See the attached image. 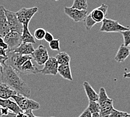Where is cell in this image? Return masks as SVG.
<instances>
[{
	"label": "cell",
	"mask_w": 130,
	"mask_h": 117,
	"mask_svg": "<svg viewBox=\"0 0 130 117\" xmlns=\"http://www.w3.org/2000/svg\"><path fill=\"white\" fill-rule=\"evenodd\" d=\"M18 74L12 67L6 64L1 73V82L10 87L18 94L29 98L31 95V89Z\"/></svg>",
	"instance_id": "1"
},
{
	"label": "cell",
	"mask_w": 130,
	"mask_h": 117,
	"mask_svg": "<svg viewBox=\"0 0 130 117\" xmlns=\"http://www.w3.org/2000/svg\"><path fill=\"white\" fill-rule=\"evenodd\" d=\"M98 95V102L100 105V114L102 117H108L114 109L113 100L108 97L103 87L100 88Z\"/></svg>",
	"instance_id": "2"
},
{
	"label": "cell",
	"mask_w": 130,
	"mask_h": 117,
	"mask_svg": "<svg viewBox=\"0 0 130 117\" xmlns=\"http://www.w3.org/2000/svg\"><path fill=\"white\" fill-rule=\"evenodd\" d=\"M11 98L14 100L15 102L23 111L36 110L39 109L40 108L39 103L21 95L17 94L13 96Z\"/></svg>",
	"instance_id": "3"
},
{
	"label": "cell",
	"mask_w": 130,
	"mask_h": 117,
	"mask_svg": "<svg viewBox=\"0 0 130 117\" xmlns=\"http://www.w3.org/2000/svg\"><path fill=\"white\" fill-rule=\"evenodd\" d=\"M7 56L8 64L6 65L12 67L18 73L24 62L32 59L31 55H22L13 52H7Z\"/></svg>",
	"instance_id": "4"
},
{
	"label": "cell",
	"mask_w": 130,
	"mask_h": 117,
	"mask_svg": "<svg viewBox=\"0 0 130 117\" xmlns=\"http://www.w3.org/2000/svg\"><path fill=\"white\" fill-rule=\"evenodd\" d=\"M129 29L128 27L121 25L118 21L105 18L102 21L100 31L107 33H121Z\"/></svg>",
	"instance_id": "5"
},
{
	"label": "cell",
	"mask_w": 130,
	"mask_h": 117,
	"mask_svg": "<svg viewBox=\"0 0 130 117\" xmlns=\"http://www.w3.org/2000/svg\"><path fill=\"white\" fill-rule=\"evenodd\" d=\"M38 8L33 7L31 8L23 7L16 12L20 22L23 26H29V24L32 18L38 12Z\"/></svg>",
	"instance_id": "6"
},
{
	"label": "cell",
	"mask_w": 130,
	"mask_h": 117,
	"mask_svg": "<svg viewBox=\"0 0 130 117\" xmlns=\"http://www.w3.org/2000/svg\"><path fill=\"white\" fill-rule=\"evenodd\" d=\"M4 40L8 46L7 52H12L23 43L21 34L16 32L10 31L4 37Z\"/></svg>",
	"instance_id": "7"
},
{
	"label": "cell",
	"mask_w": 130,
	"mask_h": 117,
	"mask_svg": "<svg viewBox=\"0 0 130 117\" xmlns=\"http://www.w3.org/2000/svg\"><path fill=\"white\" fill-rule=\"evenodd\" d=\"M4 10L10 31L18 32L21 34H22L23 25L19 20L16 12L11 11L10 10L6 9L5 8Z\"/></svg>",
	"instance_id": "8"
},
{
	"label": "cell",
	"mask_w": 130,
	"mask_h": 117,
	"mask_svg": "<svg viewBox=\"0 0 130 117\" xmlns=\"http://www.w3.org/2000/svg\"><path fill=\"white\" fill-rule=\"evenodd\" d=\"M31 56L34 61L39 65H44L50 58L47 48L43 45H40L35 49Z\"/></svg>",
	"instance_id": "9"
},
{
	"label": "cell",
	"mask_w": 130,
	"mask_h": 117,
	"mask_svg": "<svg viewBox=\"0 0 130 117\" xmlns=\"http://www.w3.org/2000/svg\"><path fill=\"white\" fill-rule=\"evenodd\" d=\"M64 12L75 23H78L85 20L87 16L88 11L78 10L72 7H65Z\"/></svg>",
	"instance_id": "10"
},
{
	"label": "cell",
	"mask_w": 130,
	"mask_h": 117,
	"mask_svg": "<svg viewBox=\"0 0 130 117\" xmlns=\"http://www.w3.org/2000/svg\"><path fill=\"white\" fill-rule=\"evenodd\" d=\"M58 63L56 58L50 57L47 61L44 64L43 68L41 69V73L43 75H56L58 74Z\"/></svg>",
	"instance_id": "11"
},
{
	"label": "cell",
	"mask_w": 130,
	"mask_h": 117,
	"mask_svg": "<svg viewBox=\"0 0 130 117\" xmlns=\"http://www.w3.org/2000/svg\"><path fill=\"white\" fill-rule=\"evenodd\" d=\"M108 6L104 4H102L101 6L94 9L90 12V15L96 24L102 23L107 16Z\"/></svg>",
	"instance_id": "12"
},
{
	"label": "cell",
	"mask_w": 130,
	"mask_h": 117,
	"mask_svg": "<svg viewBox=\"0 0 130 117\" xmlns=\"http://www.w3.org/2000/svg\"><path fill=\"white\" fill-rule=\"evenodd\" d=\"M4 9L3 6H0V37H4L10 32Z\"/></svg>",
	"instance_id": "13"
},
{
	"label": "cell",
	"mask_w": 130,
	"mask_h": 117,
	"mask_svg": "<svg viewBox=\"0 0 130 117\" xmlns=\"http://www.w3.org/2000/svg\"><path fill=\"white\" fill-rule=\"evenodd\" d=\"M40 72H41V70L39 69L32 63L31 60H28L22 65L19 73L21 74H37Z\"/></svg>",
	"instance_id": "14"
},
{
	"label": "cell",
	"mask_w": 130,
	"mask_h": 117,
	"mask_svg": "<svg viewBox=\"0 0 130 117\" xmlns=\"http://www.w3.org/2000/svg\"><path fill=\"white\" fill-rule=\"evenodd\" d=\"M35 49L31 43L23 42L19 47L15 49L12 52L22 55H31Z\"/></svg>",
	"instance_id": "15"
},
{
	"label": "cell",
	"mask_w": 130,
	"mask_h": 117,
	"mask_svg": "<svg viewBox=\"0 0 130 117\" xmlns=\"http://www.w3.org/2000/svg\"><path fill=\"white\" fill-rule=\"evenodd\" d=\"M130 55V50L128 47L124 46L123 44L120 46L118 51L115 56V59L119 63L123 62L128 58Z\"/></svg>",
	"instance_id": "16"
},
{
	"label": "cell",
	"mask_w": 130,
	"mask_h": 117,
	"mask_svg": "<svg viewBox=\"0 0 130 117\" xmlns=\"http://www.w3.org/2000/svg\"><path fill=\"white\" fill-rule=\"evenodd\" d=\"M18 94L6 84L0 82V98L2 99H10Z\"/></svg>",
	"instance_id": "17"
},
{
	"label": "cell",
	"mask_w": 130,
	"mask_h": 117,
	"mask_svg": "<svg viewBox=\"0 0 130 117\" xmlns=\"http://www.w3.org/2000/svg\"><path fill=\"white\" fill-rule=\"evenodd\" d=\"M83 87L85 91L89 101H98L99 98L98 94H97L94 88L87 81H84L83 83Z\"/></svg>",
	"instance_id": "18"
},
{
	"label": "cell",
	"mask_w": 130,
	"mask_h": 117,
	"mask_svg": "<svg viewBox=\"0 0 130 117\" xmlns=\"http://www.w3.org/2000/svg\"><path fill=\"white\" fill-rule=\"evenodd\" d=\"M58 73L61 77L70 81H73L71 68L70 65H59L58 68Z\"/></svg>",
	"instance_id": "19"
},
{
	"label": "cell",
	"mask_w": 130,
	"mask_h": 117,
	"mask_svg": "<svg viewBox=\"0 0 130 117\" xmlns=\"http://www.w3.org/2000/svg\"><path fill=\"white\" fill-rule=\"evenodd\" d=\"M21 39L23 42L29 43H36V41L35 40L34 37L30 32L28 27L23 26V30L21 34Z\"/></svg>",
	"instance_id": "20"
},
{
	"label": "cell",
	"mask_w": 130,
	"mask_h": 117,
	"mask_svg": "<svg viewBox=\"0 0 130 117\" xmlns=\"http://www.w3.org/2000/svg\"><path fill=\"white\" fill-rule=\"evenodd\" d=\"M56 59L59 65H70V62L71 61V57L65 52L59 53L56 56Z\"/></svg>",
	"instance_id": "21"
},
{
	"label": "cell",
	"mask_w": 130,
	"mask_h": 117,
	"mask_svg": "<svg viewBox=\"0 0 130 117\" xmlns=\"http://www.w3.org/2000/svg\"><path fill=\"white\" fill-rule=\"evenodd\" d=\"M88 6L87 0H74L71 7L78 10H87Z\"/></svg>",
	"instance_id": "22"
},
{
	"label": "cell",
	"mask_w": 130,
	"mask_h": 117,
	"mask_svg": "<svg viewBox=\"0 0 130 117\" xmlns=\"http://www.w3.org/2000/svg\"><path fill=\"white\" fill-rule=\"evenodd\" d=\"M87 109L91 114L100 113V105L98 101H89Z\"/></svg>",
	"instance_id": "23"
},
{
	"label": "cell",
	"mask_w": 130,
	"mask_h": 117,
	"mask_svg": "<svg viewBox=\"0 0 130 117\" xmlns=\"http://www.w3.org/2000/svg\"><path fill=\"white\" fill-rule=\"evenodd\" d=\"M84 21V24L86 29L88 31H90V30L93 28V27L96 24V23L91 19L90 14L87 15V16H86V17L85 19V20Z\"/></svg>",
	"instance_id": "24"
},
{
	"label": "cell",
	"mask_w": 130,
	"mask_h": 117,
	"mask_svg": "<svg viewBox=\"0 0 130 117\" xmlns=\"http://www.w3.org/2000/svg\"><path fill=\"white\" fill-rule=\"evenodd\" d=\"M46 32L47 31H45V30L43 28H37L34 32V38L38 41L43 40L44 38Z\"/></svg>",
	"instance_id": "25"
},
{
	"label": "cell",
	"mask_w": 130,
	"mask_h": 117,
	"mask_svg": "<svg viewBox=\"0 0 130 117\" xmlns=\"http://www.w3.org/2000/svg\"><path fill=\"white\" fill-rule=\"evenodd\" d=\"M16 114L10 112L7 108L0 107V117H16Z\"/></svg>",
	"instance_id": "26"
},
{
	"label": "cell",
	"mask_w": 130,
	"mask_h": 117,
	"mask_svg": "<svg viewBox=\"0 0 130 117\" xmlns=\"http://www.w3.org/2000/svg\"><path fill=\"white\" fill-rule=\"evenodd\" d=\"M123 38L124 45L126 47H128L130 45V29L127 31L121 32Z\"/></svg>",
	"instance_id": "27"
},
{
	"label": "cell",
	"mask_w": 130,
	"mask_h": 117,
	"mask_svg": "<svg viewBox=\"0 0 130 117\" xmlns=\"http://www.w3.org/2000/svg\"><path fill=\"white\" fill-rule=\"evenodd\" d=\"M49 46L51 50L53 51L60 50V45H59V40L54 39L51 42L49 43Z\"/></svg>",
	"instance_id": "28"
},
{
	"label": "cell",
	"mask_w": 130,
	"mask_h": 117,
	"mask_svg": "<svg viewBox=\"0 0 130 117\" xmlns=\"http://www.w3.org/2000/svg\"><path fill=\"white\" fill-rule=\"evenodd\" d=\"M127 113L118 110L114 108L108 117H125Z\"/></svg>",
	"instance_id": "29"
},
{
	"label": "cell",
	"mask_w": 130,
	"mask_h": 117,
	"mask_svg": "<svg viewBox=\"0 0 130 117\" xmlns=\"http://www.w3.org/2000/svg\"><path fill=\"white\" fill-rule=\"evenodd\" d=\"M44 39L45 40L46 42L50 43L54 40V37H53V34L52 33H51L50 32H46V33L45 34Z\"/></svg>",
	"instance_id": "30"
},
{
	"label": "cell",
	"mask_w": 130,
	"mask_h": 117,
	"mask_svg": "<svg viewBox=\"0 0 130 117\" xmlns=\"http://www.w3.org/2000/svg\"><path fill=\"white\" fill-rule=\"evenodd\" d=\"M78 117H92V114L90 113V111L87 109L84 110L83 112L80 114V115Z\"/></svg>",
	"instance_id": "31"
},
{
	"label": "cell",
	"mask_w": 130,
	"mask_h": 117,
	"mask_svg": "<svg viewBox=\"0 0 130 117\" xmlns=\"http://www.w3.org/2000/svg\"><path fill=\"white\" fill-rule=\"evenodd\" d=\"M0 47L4 48V50L7 51L8 50V46L5 43V41L4 40V37H0Z\"/></svg>",
	"instance_id": "32"
},
{
	"label": "cell",
	"mask_w": 130,
	"mask_h": 117,
	"mask_svg": "<svg viewBox=\"0 0 130 117\" xmlns=\"http://www.w3.org/2000/svg\"><path fill=\"white\" fill-rule=\"evenodd\" d=\"M8 60V57H5V56H2L0 55V62L1 64H3L4 66L6 65V62Z\"/></svg>",
	"instance_id": "33"
},
{
	"label": "cell",
	"mask_w": 130,
	"mask_h": 117,
	"mask_svg": "<svg viewBox=\"0 0 130 117\" xmlns=\"http://www.w3.org/2000/svg\"><path fill=\"white\" fill-rule=\"evenodd\" d=\"M0 55L5 57H7V51L0 47Z\"/></svg>",
	"instance_id": "34"
},
{
	"label": "cell",
	"mask_w": 130,
	"mask_h": 117,
	"mask_svg": "<svg viewBox=\"0 0 130 117\" xmlns=\"http://www.w3.org/2000/svg\"><path fill=\"white\" fill-rule=\"evenodd\" d=\"M123 77L124 78H130V72L128 73H124L123 74Z\"/></svg>",
	"instance_id": "35"
},
{
	"label": "cell",
	"mask_w": 130,
	"mask_h": 117,
	"mask_svg": "<svg viewBox=\"0 0 130 117\" xmlns=\"http://www.w3.org/2000/svg\"><path fill=\"white\" fill-rule=\"evenodd\" d=\"M92 117H102L100 113H96L92 114Z\"/></svg>",
	"instance_id": "36"
},
{
	"label": "cell",
	"mask_w": 130,
	"mask_h": 117,
	"mask_svg": "<svg viewBox=\"0 0 130 117\" xmlns=\"http://www.w3.org/2000/svg\"><path fill=\"white\" fill-rule=\"evenodd\" d=\"M3 69H4V67L2 66L1 62H0V73H1L2 72V71H3Z\"/></svg>",
	"instance_id": "37"
},
{
	"label": "cell",
	"mask_w": 130,
	"mask_h": 117,
	"mask_svg": "<svg viewBox=\"0 0 130 117\" xmlns=\"http://www.w3.org/2000/svg\"><path fill=\"white\" fill-rule=\"evenodd\" d=\"M125 117H130V114L127 113V115H126V116H125Z\"/></svg>",
	"instance_id": "38"
},
{
	"label": "cell",
	"mask_w": 130,
	"mask_h": 117,
	"mask_svg": "<svg viewBox=\"0 0 130 117\" xmlns=\"http://www.w3.org/2000/svg\"><path fill=\"white\" fill-rule=\"evenodd\" d=\"M128 48L129 49V50H130V45H129V46H128Z\"/></svg>",
	"instance_id": "39"
},
{
	"label": "cell",
	"mask_w": 130,
	"mask_h": 117,
	"mask_svg": "<svg viewBox=\"0 0 130 117\" xmlns=\"http://www.w3.org/2000/svg\"><path fill=\"white\" fill-rule=\"evenodd\" d=\"M34 117H40V116H35ZM51 117H55V116H51Z\"/></svg>",
	"instance_id": "40"
}]
</instances>
